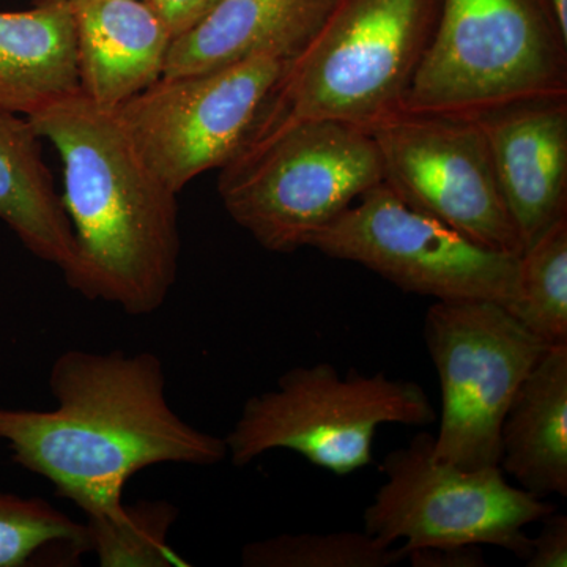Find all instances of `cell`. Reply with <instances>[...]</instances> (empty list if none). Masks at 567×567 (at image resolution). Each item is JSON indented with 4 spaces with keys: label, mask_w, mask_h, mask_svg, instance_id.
Listing matches in <instances>:
<instances>
[{
    "label": "cell",
    "mask_w": 567,
    "mask_h": 567,
    "mask_svg": "<svg viewBox=\"0 0 567 567\" xmlns=\"http://www.w3.org/2000/svg\"><path fill=\"white\" fill-rule=\"evenodd\" d=\"M555 13H557L559 25L567 33V0H550Z\"/></svg>",
    "instance_id": "d4e9b609"
},
{
    "label": "cell",
    "mask_w": 567,
    "mask_h": 567,
    "mask_svg": "<svg viewBox=\"0 0 567 567\" xmlns=\"http://www.w3.org/2000/svg\"><path fill=\"white\" fill-rule=\"evenodd\" d=\"M511 312L547 346L567 344V218L520 254Z\"/></svg>",
    "instance_id": "d6986e66"
},
{
    "label": "cell",
    "mask_w": 567,
    "mask_h": 567,
    "mask_svg": "<svg viewBox=\"0 0 567 567\" xmlns=\"http://www.w3.org/2000/svg\"><path fill=\"white\" fill-rule=\"evenodd\" d=\"M50 390L54 409L0 406V442L80 507L89 528L125 520L123 488L142 470L227 458L224 436L175 412L162 360L151 352L66 350L52 364Z\"/></svg>",
    "instance_id": "6da1fadb"
},
{
    "label": "cell",
    "mask_w": 567,
    "mask_h": 567,
    "mask_svg": "<svg viewBox=\"0 0 567 567\" xmlns=\"http://www.w3.org/2000/svg\"><path fill=\"white\" fill-rule=\"evenodd\" d=\"M543 528L533 539L532 554L525 565L528 567L567 566V517L550 513L543 518Z\"/></svg>",
    "instance_id": "7402d4cb"
},
{
    "label": "cell",
    "mask_w": 567,
    "mask_h": 567,
    "mask_svg": "<svg viewBox=\"0 0 567 567\" xmlns=\"http://www.w3.org/2000/svg\"><path fill=\"white\" fill-rule=\"evenodd\" d=\"M423 334L442 390L434 456L466 470L499 466V434L522 382L548 347L495 301H435Z\"/></svg>",
    "instance_id": "ba28073f"
},
{
    "label": "cell",
    "mask_w": 567,
    "mask_h": 567,
    "mask_svg": "<svg viewBox=\"0 0 567 567\" xmlns=\"http://www.w3.org/2000/svg\"><path fill=\"white\" fill-rule=\"evenodd\" d=\"M475 121L525 249L567 218V96L509 104Z\"/></svg>",
    "instance_id": "7c38bea8"
},
{
    "label": "cell",
    "mask_w": 567,
    "mask_h": 567,
    "mask_svg": "<svg viewBox=\"0 0 567 567\" xmlns=\"http://www.w3.org/2000/svg\"><path fill=\"white\" fill-rule=\"evenodd\" d=\"M80 91L69 0L0 11V110L31 117Z\"/></svg>",
    "instance_id": "9a60e30c"
},
{
    "label": "cell",
    "mask_w": 567,
    "mask_h": 567,
    "mask_svg": "<svg viewBox=\"0 0 567 567\" xmlns=\"http://www.w3.org/2000/svg\"><path fill=\"white\" fill-rule=\"evenodd\" d=\"M287 63L260 55L207 73L162 78L115 112L153 173L181 194L237 155Z\"/></svg>",
    "instance_id": "30bf717a"
},
{
    "label": "cell",
    "mask_w": 567,
    "mask_h": 567,
    "mask_svg": "<svg viewBox=\"0 0 567 567\" xmlns=\"http://www.w3.org/2000/svg\"><path fill=\"white\" fill-rule=\"evenodd\" d=\"M405 559L404 548L390 546L368 532L279 535L241 548L246 567H391Z\"/></svg>",
    "instance_id": "ffe728a7"
},
{
    "label": "cell",
    "mask_w": 567,
    "mask_h": 567,
    "mask_svg": "<svg viewBox=\"0 0 567 567\" xmlns=\"http://www.w3.org/2000/svg\"><path fill=\"white\" fill-rule=\"evenodd\" d=\"M28 118L62 162L76 244L66 284L130 316L159 311L178 275V194L142 158L117 112L81 91Z\"/></svg>",
    "instance_id": "7a4b0ae2"
},
{
    "label": "cell",
    "mask_w": 567,
    "mask_h": 567,
    "mask_svg": "<svg viewBox=\"0 0 567 567\" xmlns=\"http://www.w3.org/2000/svg\"><path fill=\"white\" fill-rule=\"evenodd\" d=\"M29 118L0 110V219L33 256L63 275L73 267V227Z\"/></svg>",
    "instance_id": "e0dca14e"
},
{
    "label": "cell",
    "mask_w": 567,
    "mask_h": 567,
    "mask_svg": "<svg viewBox=\"0 0 567 567\" xmlns=\"http://www.w3.org/2000/svg\"><path fill=\"white\" fill-rule=\"evenodd\" d=\"M81 92L104 110L162 80L173 35L148 0H69Z\"/></svg>",
    "instance_id": "4fadbf2b"
},
{
    "label": "cell",
    "mask_w": 567,
    "mask_h": 567,
    "mask_svg": "<svg viewBox=\"0 0 567 567\" xmlns=\"http://www.w3.org/2000/svg\"><path fill=\"white\" fill-rule=\"evenodd\" d=\"M169 29L173 40L197 24L219 0H148Z\"/></svg>",
    "instance_id": "603a6c76"
},
{
    "label": "cell",
    "mask_w": 567,
    "mask_h": 567,
    "mask_svg": "<svg viewBox=\"0 0 567 567\" xmlns=\"http://www.w3.org/2000/svg\"><path fill=\"white\" fill-rule=\"evenodd\" d=\"M219 174L224 208L271 252L309 248L368 189L383 182L374 137L338 122H309L249 137Z\"/></svg>",
    "instance_id": "5b68a950"
},
{
    "label": "cell",
    "mask_w": 567,
    "mask_h": 567,
    "mask_svg": "<svg viewBox=\"0 0 567 567\" xmlns=\"http://www.w3.org/2000/svg\"><path fill=\"white\" fill-rule=\"evenodd\" d=\"M567 96V33L550 0H440L401 111L476 118Z\"/></svg>",
    "instance_id": "277c9868"
},
{
    "label": "cell",
    "mask_w": 567,
    "mask_h": 567,
    "mask_svg": "<svg viewBox=\"0 0 567 567\" xmlns=\"http://www.w3.org/2000/svg\"><path fill=\"white\" fill-rule=\"evenodd\" d=\"M89 551L85 524L39 496L0 492V567L69 566Z\"/></svg>",
    "instance_id": "ac0fdd59"
},
{
    "label": "cell",
    "mask_w": 567,
    "mask_h": 567,
    "mask_svg": "<svg viewBox=\"0 0 567 567\" xmlns=\"http://www.w3.org/2000/svg\"><path fill=\"white\" fill-rule=\"evenodd\" d=\"M382 486L364 511V532L410 551L427 547L492 546L527 561L525 528L555 506L511 486L496 466L466 470L434 456V435L423 432L383 461Z\"/></svg>",
    "instance_id": "52a82bcc"
},
{
    "label": "cell",
    "mask_w": 567,
    "mask_h": 567,
    "mask_svg": "<svg viewBox=\"0 0 567 567\" xmlns=\"http://www.w3.org/2000/svg\"><path fill=\"white\" fill-rule=\"evenodd\" d=\"M309 248L435 301L517 300L518 254L495 251L409 207L379 183L315 235Z\"/></svg>",
    "instance_id": "9c48e42d"
},
{
    "label": "cell",
    "mask_w": 567,
    "mask_h": 567,
    "mask_svg": "<svg viewBox=\"0 0 567 567\" xmlns=\"http://www.w3.org/2000/svg\"><path fill=\"white\" fill-rule=\"evenodd\" d=\"M383 183L409 207L495 251L524 252L475 118L399 111L377 123Z\"/></svg>",
    "instance_id": "8fae6325"
},
{
    "label": "cell",
    "mask_w": 567,
    "mask_h": 567,
    "mask_svg": "<svg viewBox=\"0 0 567 567\" xmlns=\"http://www.w3.org/2000/svg\"><path fill=\"white\" fill-rule=\"evenodd\" d=\"M499 468L537 496H567V344L548 347L522 382L499 434Z\"/></svg>",
    "instance_id": "2e32d148"
},
{
    "label": "cell",
    "mask_w": 567,
    "mask_h": 567,
    "mask_svg": "<svg viewBox=\"0 0 567 567\" xmlns=\"http://www.w3.org/2000/svg\"><path fill=\"white\" fill-rule=\"evenodd\" d=\"M439 11L440 0H336L287 63L248 140L309 122L369 132L401 111Z\"/></svg>",
    "instance_id": "3957f363"
},
{
    "label": "cell",
    "mask_w": 567,
    "mask_h": 567,
    "mask_svg": "<svg viewBox=\"0 0 567 567\" xmlns=\"http://www.w3.org/2000/svg\"><path fill=\"white\" fill-rule=\"evenodd\" d=\"M177 507L164 499L126 506L122 524L89 528L91 551L103 567H185V559L167 544Z\"/></svg>",
    "instance_id": "44dd1931"
},
{
    "label": "cell",
    "mask_w": 567,
    "mask_h": 567,
    "mask_svg": "<svg viewBox=\"0 0 567 567\" xmlns=\"http://www.w3.org/2000/svg\"><path fill=\"white\" fill-rule=\"evenodd\" d=\"M336 0H219L175 37L162 78L189 76L248 59L292 61L327 20Z\"/></svg>",
    "instance_id": "5bb4252c"
},
{
    "label": "cell",
    "mask_w": 567,
    "mask_h": 567,
    "mask_svg": "<svg viewBox=\"0 0 567 567\" xmlns=\"http://www.w3.org/2000/svg\"><path fill=\"white\" fill-rule=\"evenodd\" d=\"M435 420L420 383L390 379L385 372L342 377L333 364L319 363L290 369L274 390L249 398L224 442L237 466L287 450L346 476L374 461L380 425L423 427Z\"/></svg>",
    "instance_id": "8992f818"
},
{
    "label": "cell",
    "mask_w": 567,
    "mask_h": 567,
    "mask_svg": "<svg viewBox=\"0 0 567 567\" xmlns=\"http://www.w3.org/2000/svg\"><path fill=\"white\" fill-rule=\"evenodd\" d=\"M415 567H481L486 565L480 546L427 547L412 550L409 557Z\"/></svg>",
    "instance_id": "cb8c5ba5"
}]
</instances>
